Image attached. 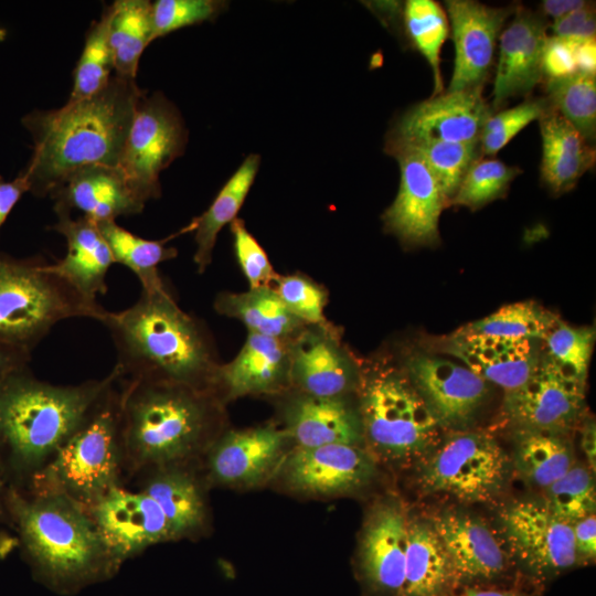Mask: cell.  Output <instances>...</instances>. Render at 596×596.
Instances as JSON below:
<instances>
[{
	"instance_id": "cell-1",
	"label": "cell",
	"mask_w": 596,
	"mask_h": 596,
	"mask_svg": "<svg viewBox=\"0 0 596 596\" xmlns=\"http://www.w3.org/2000/svg\"><path fill=\"white\" fill-rule=\"evenodd\" d=\"M145 94L136 79L114 74L91 97L26 114L22 125L33 139V155L20 175L29 192L51 195L81 168L118 166L137 103Z\"/></svg>"
},
{
	"instance_id": "cell-2",
	"label": "cell",
	"mask_w": 596,
	"mask_h": 596,
	"mask_svg": "<svg viewBox=\"0 0 596 596\" xmlns=\"http://www.w3.org/2000/svg\"><path fill=\"white\" fill-rule=\"evenodd\" d=\"M7 505L21 556L50 592L73 596L119 573L87 511L67 497L10 488Z\"/></svg>"
},
{
	"instance_id": "cell-3",
	"label": "cell",
	"mask_w": 596,
	"mask_h": 596,
	"mask_svg": "<svg viewBox=\"0 0 596 596\" xmlns=\"http://www.w3.org/2000/svg\"><path fill=\"white\" fill-rule=\"evenodd\" d=\"M119 377L115 366L103 379L52 384L28 365L0 381V461L10 488L30 486Z\"/></svg>"
},
{
	"instance_id": "cell-4",
	"label": "cell",
	"mask_w": 596,
	"mask_h": 596,
	"mask_svg": "<svg viewBox=\"0 0 596 596\" xmlns=\"http://www.w3.org/2000/svg\"><path fill=\"white\" fill-rule=\"evenodd\" d=\"M125 481L159 466L188 464L210 444L211 395L153 379L118 380Z\"/></svg>"
},
{
	"instance_id": "cell-5",
	"label": "cell",
	"mask_w": 596,
	"mask_h": 596,
	"mask_svg": "<svg viewBox=\"0 0 596 596\" xmlns=\"http://www.w3.org/2000/svg\"><path fill=\"white\" fill-rule=\"evenodd\" d=\"M103 322L117 351L121 379H153L210 392L217 365L199 323L168 291L146 294Z\"/></svg>"
},
{
	"instance_id": "cell-6",
	"label": "cell",
	"mask_w": 596,
	"mask_h": 596,
	"mask_svg": "<svg viewBox=\"0 0 596 596\" xmlns=\"http://www.w3.org/2000/svg\"><path fill=\"white\" fill-rule=\"evenodd\" d=\"M119 380V379H118ZM118 381L25 490L67 497L85 510L111 488L125 485Z\"/></svg>"
},
{
	"instance_id": "cell-7",
	"label": "cell",
	"mask_w": 596,
	"mask_h": 596,
	"mask_svg": "<svg viewBox=\"0 0 596 596\" xmlns=\"http://www.w3.org/2000/svg\"><path fill=\"white\" fill-rule=\"evenodd\" d=\"M363 441L375 461L418 464L441 440V428L406 373L379 370L361 384Z\"/></svg>"
},
{
	"instance_id": "cell-8",
	"label": "cell",
	"mask_w": 596,
	"mask_h": 596,
	"mask_svg": "<svg viewBox=\"0 0 596 596\" xmlns=\"http://www.w3.org/2000/svg\"><path fill=\"white\" fill-rule=\"evenodd\" d=\"M106 310L86 302L40 259L0 257V343L32 352L60 321Z\"/></svg>"
},
{
	"instance_id": "cell-9",
	"label": "cell",
	"mask_w": 596,
	"mask_h": 596,
	"mask_svg": "<svg viewBox=\"0 0 596 596\" xmlns=\"http://www.w3.org/2000/svg\"><path fill=\"white\" fill-rule=\"evenodd\" d=\"M417 466V486L423 492L487 503L503 491L510 460L489 434L462 429L441 439Z\"/></svg>"
},
{
	"instance_id": "cell-10",
	"label": "cell",
	"mask_w": 596,
	"mask_h": 596,
	"mask_svg": "<svg viewBox=\"0 0 596 596\" xmlns=\"http://www.w3.org/2000/svg\"><path fill=\"white\" fill-rule=\"evenodd\" d=\"M187 140L180 113L161 93L138 100L117 167L140 202L160 196L159 174L182 156Z\"/></svg>"
},
{
	"instance_id": "cell-11",
	"label": "cell",
	"mask_w": 596,
	"mask_h": 596,
	"mask_svg": "<svg viewBox=\"0 0 596 596\" xmlns=\"http://www.w3.org/2000/svg\"><path fill=\"white\" fill-rule=\"evenodd\" d=\"M507 544L533 578L546 581L577 564L572 524L553 514L543 501L519 500L501 513Z\"/></svg>"
},
{
	"instance_id": "cell-12",
	"label": "cell",
	"mask_w": 596,
	"mask_h": 596,
	"mask_svg": "<svg viewBox=\"0 0 596 596\" xmlns=\"http://www.w3.org/2000/svg\"><path fill=\"white\" fill-rule=\"evenodd\" d=\"M585 383L562 372L545 354L525 383L504 392L502 412L518 430L562 434L584 409Z\"/></svg>"
},
{
	"instance_id": "cell-13",
	"label": "cell",
	"mask_w": 596,
	"mask_h": 596,
	"mask_svg": "<svg viewBox=\"0 0 596 596\" xmlns=\"http://www.w3.org/2000/svg\"><path fill=\"white\" fill-rule=\"evenodd\" d=\"M444 6L455 44L447 92L482 91L496 62L500 34L517 4L490 7L475 0H446Z\"/></svg>"
},
{
	"instance_id": "cell-14",
	"label": "cell",
	"mask_w": 596,
	"mask_h": 596,
	"mask_svg": "<svg viewBox=\"0 0 596 596\" xmlns=\"http://www.w3.org/2000/svg\"><path fill=\"white\" fill-rule=\"evenodd\" d=\"M86 511L121 566L151 546L173 541L160 505L147 493L125 485L111 488Z\"/></svg>"
},
{
	"instance_id": "cell-15",
	"label": "cell",
	"mask_w": 596,
	"mask_h": 596,
	"mask_svg": "<svg viewBox=\"0 0 596 596\" xmlns=\"http://www.w3.org/2000/svg\"><path fill=\"white\" fill-rule=\"evenodd\" d=\"M385 152L401 170L397 195L382 219L385 230L405 245H434L439 241V216L447 202L423 160L400 143L385 142Z\"/></svg>"
},
{
	"instance_id": "cell-16",
	"label": "cell",
	"mask_w": 596,
	"mask_h": 596,
	"mask_svg": "<svg viewBox=\"0 0 596 596\" xmlns=\"http://www.w3.org/2000/svg\"><path fill=\"white\" fill-rule=\"evenodd\" d=\"M278 471L286 487L295 492L336 497L370 485L376 473V461L360 446L296 447L286 455Z\"/></svg>"
},
{
	"instance_id": "cell-17",
	"label": "cell",
	"mask_w": 596,
	"mask_h": 596,
	"mask_svg": "<svg viewBox=\"0 0 596 596\" xmlns=\"http://www.w3.org/2000/svg\"><path fill=\"white\" fill-rule=\"evenodd\" d=\"M406 366V375L441 429L466 428L488 394L486 381L453 361L414 355Z\"/></svg>"
},
{
	"instance_id": "cell-18",
	"label": "cell",
	"mask_w": 596,
	"mask_h": 596,
	"mask_svg": "<svg viewBox=\"0 0 596 596\" xmlns=\"http://www.w3.org/2000/svg\"><path fill=\"white\" fill-rule=\"evenodd\" d=\"M550 23L540 12L517 4L509 24L499 38L492 110H500L510 98L531 96L543 83V53Z\"/></svg>"
},
{
	"instance_id": "cell-19",
	"label": "cell",
	"mask_w": 596,
	"mask_h": 596,
	"mask_svg": "<svg viewBox=\"0 0 596 596\" xmlns=\"http://www.w3.org/2000/svg\"><path fill=\"white\" fill-rule=\"evenodd\" d=\"M492 114L481 89L446 91L412 106L387 136L405 141L479 142L483 126Z\"/></svg>"
},
{
	"instance_id": "cell-20",
	"label": "cell",
	"mask_w": 596,
	"mask_h": 596,
	"mask_svg": "<svg viewBox=\"0 0 596 596\" xmlns=\"http://www.w3.org/2000/svg\"><path fill=\"white\" fill-rule=\"evenodd\" d=\"M408 518L395 500H383L369 512L359 545V573L372 596H402Z\"/></svg>"
},
{
	"instance_id": "cell-21",
	"label": "cell",
	"mask_w": 596,
	"mask_h": 596,
	"mask_svg": "<svg viewBox=\"0 0 596 596\" xmlns=\"http://www.w3.org/2000/svg\"><path fill=\"white\" fill-rule=\"evenodd\" d=\"M288 439L274 425L230 430L206 450L209 478L226 486H257L279 469Z\"/></svg>"
},
{
	"instance_id": "cell-22",
	"label": "cell",
	"mask_w": 596,
	"mask_h": 596,
	"mask_svg": "<svg viewBox=\"0 0 596 596\" xmlns=\"http://www.w3.org/2000/svg\"><path fill=\"white\" fill-rule=\"evenodd\" d=\"M430 522L449 558L456 586L490 582L507 572V552L481 519L449 510L438 513Z\"/></svg>"
},
{
	"instance_id": "cell-23",
	"label": "cell",
	"mask_w": 596,
	"mask_h": 596,
	"mask_svg": "<svg viewBox=\"0 0 596 596\" xmlns=\"http://www.w3.org/2000/svg\"><path fill=\"white\" fill-rule=\"evenodd\" d=\"M358 375L334 330L304 328L289 340V383L313 396H344Z\"/></svg>"
},
{
	"instance_id": "cell-24",
	"label": "cell",
	"mask_w": 596,
	"mask_h": 596,
	"mask_svg": "<svg viewBox=\"0 0 596 596\" xmlns=\"http://www.w3.org/2000/svg\"><path fill=\"white\" fill-rule=\"evenodd\" d=\"M536 341L460 330L449 339L446 351L487 383L509 392L536 369L541 359Z\"/></svg>"
},
{
	"instance_id": "cell-25",
	"label": "cell",
	"mask_w": 596,
	"mask_h": 596,
	"mask_svg": "<svg viewBox=\"0 0 596 596\" xmlns=\"http://www.w3.org/2000/svg\"><path fill=\"white\" fill-rule=\"evenodd\" d=\"M57 221L52 230L66 240L64 258L47 264L49 269L64 279L86 302L99 305L98 294H106V275L115 263L108 244L95 221L82 216L72 219L71 212L54 207Z\"/></svg>"
},
{
	"instance_id": "cell-26",
	"label": "cell",
	"mask_w": 596,
	"mask_h": 596,
	"mask_svg": "<svg viewBox=\"0 0 596 596\" xmlns=\"http://www.w3.org/2000/svg\"><path fill=\"white\" fill-rule=\"evenodd\" d=\"M54 207L83 212L95 221H116L140 213L145 204L134 194L117 166L93 164L78 169L50 195Z\"/></svg>"
},
{
	"instance_id": "cell-27",
	"label": "cell",
	"mask_w": 596,
	"mask_h": 596,
	"mask_svg": "<svg viewBox=\"0 0 596 596\" xmlns=\"http://www.w3.org/2000/svg\"><path fill=\"white\" fill-rule=\"evenodd\" d=\"M283 416L284 430L296 447L331 444L362 447L364 444L359 413L343 396L323 397L299 392L286 403Z\"/></svg>"
},
{
	"instance_id": "cell-28",
	"label": "cell",
	"mask_w": 596,
	"mask_h": 596,
	"mask_svg": "<svg viewBox=\"0 0 596 596\" xmlns=\"http://www.w3.org/2000/svg\"><path fill=\"white\" fill-rule=\"evenodd\" d=\"M288 383L289 340L248 332L235 359L216 368L212 387L221 385L226 398L234 400L275 393Z\"/></svg>"
},
{
	"instance_id": "cell-29",
	"label": "cell",
	"mask_w": 596,
	"mask_h": 596,
	"mask_svg": "<svg viewBox=\"0 0 596 596\" xmlns=\"http://www.w3.org/2000/svg\"><path fill=\"white\" fill-rule=\"evenodd\" d=\"M187 465L152 467L132 478L136 479V489L160 505L173 541L198 535L207 520L200 482Z\"/></svg>"
},
{
	"instance_id": "cell-30",
	"label": "cell",
	"mask_w": 596,
	"mask_h": 596,
	"mask_svg": "<svg viewBox=\"0 0 596 596\" xmlns=\"http://www.w3.org/2000/svg\"><path fill=\"white\" fill-rule=\"evenodd\" d=\"M539 124L542 181L554 194L568 192L595 166V148L554 109L543 115Z\"/></svg>"
},
{
	"instance_id": "cell-31",
	"label": "cell",
	"mask_w": 596,
	"mask_h": 596,
	"mask_svg": "<svg viewBox=\"0 0 596 596\" xmlns=\"http://www.w3.org/2000/svg\"><path fill=\"white\" fill-rule=\"evenodd\" d=\"M456 587L449 558L430 520L408 518L402 596H449Z\"/></svg>"
},
{
	"instance_id": "cell-32",
	"label": "cell",
	"mask_w": 596,
	"mask_h": 596,
	"mask_svg": "<svg viewBox=\"0 0 596 596\" xmlns=\"http://www.w3.org/2000/svg\"><path fill=\"white\" fill-rule=\"evenodd\" d=\"M214 308L220 315L242 321L248 332L266 337L290 340L306 327L272 287L222 292L216 297Z\"/></svg>"
},
{
	"instance_id": "cell-33",
	"label": "cell",
	"mask_w": 596,
	"mask_h": 596,
	"mask_svg": "<svg viewBox=\"0 0 596 596\" xmlns=\"http://www.w3.org/2000/svg\"><path fill=\"white\" fill-rule=\"evenodd\" d=\"M260 158L249 155L220 190L209 209L192 221L196 249L193 260L199 273L212 262V253L220 231L236 219L254 183Z\"/></svg>"
},
{
	"instance_id": "cell-34",
	"label": "cell",
	"mask_w": 596,
	"mask_h": 596,
	"mask_svg": "<svg viewBox=\"0 0 596 596\" xmlns=\"http://www.w3.org/2000/svg\"><path fill=\"white\" fill-rule=\"evenodd\" d=\"M111 8L109 44L114 74L136 79L140 56L153 41L152 2L117 0Z\"/></svg>"
},
{
	"instance_id": "cell-35",
	"label": "cell",
	"mask_w": 596,
	"mask_h": 596,
	"mask_svg": "<svg viewBox=\"0 0 596 596\" xmlns=\"http://www.w3.org/2000/svg\"><path fill=\"white\" fill-rule=\"evenodd\" d=\"M96 224L109 246L115 263L128 267L137 276L142 292L167 291L158 266L178 255L174 247L164 246L163 241L139 237L119 226L116 221H102Z\"/></svg>"
},
{
	"instance_id": "cell-36",
	"label": "cell",
	"mask_w": 596,
	"mask_h": 596,
	"mask_svg": "<svg viewBox=\"0 0 596 596\" xmlns=\"http://www.w3.org/2000/svg\"><path fill=\"white\" fill-rule=\"evenodd\" d=\"M514 464L531 485L545 489L573 466V451L560 433L518 430Z\"/></svg>"
},
{
	"instance_id": "cell-37",
	"label": "cell",
	"mask_w": 596,
	"mask_h": 596,
	"mask_svg": "<svg viewBox=\"0 0 596 596\" xmlns=\"http://www.w3.org/2000/svg\"><path fill=\"white\" fill-rule=\"evenodd\" d=\"M386 140L405 146L423 160L438 183L448 206L469 168L482 157L479 142L405 141L389 136Z\"/></svg>"
},
{
	"instance_id": "cell-38",
	"label": "cell",
	"mask_w": 596,
	"mask_h": 596,
	"mask_svg": "<svg viewBox=\"0 0 596 596\" xmlns=\"http://www.w3.org/2000/svg\"><path fill=\"white\" fill-rule=\"evenodd\" d=\"M405 33L413 46L426 58L434 77L436 96L444 92L440 52L449 35L446 11L433 0H407L403 7Z\"/></svg>"
},
{
	"instance_id": "cell-39",
	"label": "cell",
	"mask_w": 596,
	"mask_h": 596,
	"mask_svg": "<svg viewBox=\"0 0 596 596\" xmlns=\"http://www.w3.org/2000/svg\"><path fill=\"white\" fill-rule=\"evenodd\" d=\"M543 84L553 109L592 145L596 136L595 75L577 71L561 78H545Z\"/></svg>"
},
{
	"instance_id": "cell-40",
	"label": "cell",
	"mask_w": 596,
	"mask_h": 596,
	"mask_svg": "<svg viewBox=\"0 0 596 596\" xmlns=\"http://www.w3.org/2000/svg\"><path fill=\"white\" fill-rule=\"evenodd\" d=\"M113 8L106 6L100 18L86 32L85 43L74 70L73 89L68 102L91 97L104 89L114 75L109 44Z\"/></svg>"
},
{
	"instance_id": "cell-41",
	"label": "cell",
	"mask_w": 596,
	"mask_h": 596,
	"mask_svg": "<svg viewBox=\"0 0 596 596\" xmlns=\"http://www.w3.org/2000/svg\"><path fill=\"white\" fill-rule=\"evenodd\" d=\"M557 315L533 301L505 305L462 330L514 339L544 340L560 322Z\"/></svg>"
},
{
	"instance_id": "cell-42",
	"label": "cell",
	"mask_w": 596,
	"mask_h": 596,
	"mask_svg": "<svg viewBox=\"0 0 596 596\" xmlns=\"http://www.w3.org/2000/svg\"><path fill=\"white\" fill-rule=\"evenodd\" d=\"M520 173L522 170L519 167L482 156L469 168L450 205L478 210L504 196L511 182Z\"/></svg>"
},
{
	"instance_id": "cell-43",
	"label": "cell",
	"mask_w": 596,
	"mask_h": 596,
	"mask_svg": "<svg viewBox=\"0 0 596 596\" xmlns=\"http://www.w3.org/2000/svg\"><path fill=\"white\" fill-rule=\"evenodd\" d=\"M543 502L558 519L574 522L595 514L596 493L592 470L573 466L562 478L544 489Z\"/></svg>"
},
{
	"instance_id": "cell-44",
	"label": "cell",
	"mask_w": 596,
	"mask_h": 596,
	"mask_svg": "<svg viewBox=\"0 0 596 596\" xmlns=\"http://www.w3.org/2000/svg\"><path fill=\"white\" fill-rule=\"evenodd\" d=\"M595 331L560 321L543 340L545 355L566 375L585 383L592 359Z\"/></svg>"
},
{
	"instance_id": "cell-45",
	"label": "cell",
	"mask_w": 596,
	"mask_h": 596,
	"mask_svg": "<svg viewBox=\"0 0 596 596\" xmlns=\"http://www.w3.org/2000/svg\"><path fill=\"white\" fill-rule=\"evenodd\" d=\"M553 110L545 96L528 97L521 104L493 111L487 119L479 140L482 156H494L530 123Z\"/></svg>"
},
{
	"instance_id": "cell-46",
	"label": "cell",
	"mask_w": 596,
	"mask_h": 596,
	"mask_svg": "<svg viewBox=\"0 0 596 596\" xmlns=\"http://www.w3.org/2000/svg\"><path fill=\"white\" fill-rule=\"evenodd\" d=\"M275 291L286 308L305 324L334 330L324 316L327 290L300 275L278 276Z\"/></svg>"
},
{
	"instance_id": "cell-47",
	"label": "cell",
	"mask_w": 596,
	"mask_h": 596,
	"mask_svg": "<svg viewBox=\"0 0 596 596\" xmlns=\"http://www.w3.org/2000/svg\"><path fill=\"white\" fill-rule=\"evenodd\" d=\"M225 4L216 0H157L152 2L153 40L178 29L213 20Z\"/></svg>"
},
{
	"instance_id": "cell-48",
	"label": "cell",
	"mask_w": 596,
	"mask_h": 596,
	"mask_svg": "<svg viewBox=\"0 0 596 596\" xmlns=\"http://www.w3.org/2000/svg\"><path fill=\"white\" fill-rule=\"evenodd\" d=\"M234 238V249L238 265L246 277L249 289L270 287L278 277L265 251L248 232L241 219L231 222Z\"/></svg>"
},
{
	"instance_id": "cell-49",
	"label": "cell",
	"mask_w": 596,
	"mask_h": 596,
	"mask_svg": "<svg viewBox=\"0 0 596 596\" xmlns=\"http://www.w3.org/2000/svg\"><path fill=\"white\" fill-rule=\"evenodd\" d=\"M583 39L549 36L543 53L545 78H561L577 72L575 50Z\"/></svg>"
},
{
	"instance_id": "cell-50",
	"label": "cell",
	"mask_w": 596,
	"mask_h": 596,
	"mask_svg": "<svg viewBox=\"0 0 596 596\" xmlns=\"http://www.w3.org/2000/svg\"><path fill=\"white\" fill-rule=\"evenodd\" d=\"M553 36L570 39H590L596 33L595 2L588 1L583 8L573 11L550 24Z\"/></svg>"
},
{
	"instance_id": "cell-51",
	"label": "cell",
	"mask_w": 596,
	"mask_h": 596,
	"mask_svg": "<svg viewBox=\"0 0 596 596\" xmlns=\"http://www.w3.org/2000/svg\"><path fill=\"white\" fill-rule=\"evenodd\" d=\"M577 563L590 562L596 554V518L585 517L572 524Z\"/></svg>"
},
{
	"instance_id": "cell-52",
	"label": "cell",
	"mask_w": 596,
	"mask_h": 596,
	"mask_svg": "<svg viewBox=\"0 0 596 596\" xmlns=\"http://www.w3.org/2000/svg\"><path fill=\"white\" fill-rule=\"evenodd\" d=\"M25 192H29L28 184L20 174L12 181L0 175V227Z\"/></svg>"
},
{
	"instance_id": "cell-53",
	"label": "cell",
	"mask_w": 596,
	"mask_h": 596,
	"mask_svg": "<svg viewBox=\"0 0 596 596\" xmlns=\"http://www.w3.org/2000/svg\"><path fill=\"white\" fill-rule=\"evenodd\" d=\"M31 352L0 343V381L15 370L28 366Z\"/></svg>"
},
{
	"instance_id": "cell-54",
	"label": "cell",
	"mask_w": 596,
	"mask_h": 596,
	"mask_svg": "<svg viewBox=\"0 0 596 596\" xmlns=\"http://www.w3.org/2000/svg\"><path fill=\"white\" fill-rule=\"evenodd\" d=\"M577 71L596 74V41L595 38L583 39L575 50Z\"/></svg>"
},
{
	"instance_id": "cell-55",
	"label": "cell",
	"mask_w": 596,
	"mask_h": 596,
	"mask_svg": "<svg viewBox=\"0 0 596 596\" xmlns=\"http://www.w3.org/2000/svg\"><path fill=\"white\" fill-rule=\"evenodd\" d=\"M587 2L585 0H544L541 2L540 13L545 18L551 17L556 20L583 8Z\"/></svg>"
},
{
	"instance_id": "cell-56",
	"label": "cell",
	"mask_w": 596,
	"mask_h": 596,
	"mask_svg": "<svg viewBox=\"0 0 596 596\" xmlns=\"http://www.w3.org/2000/svg\"><path fill=\"white\" fill-rule=\"evenodd\" d=\"M9 490L10 486L0 461V525L7 526H10V519L7 505Z\"/></svg>"
},
{
	"instance_id": "cell-57",
	"label": "cell",
	"mask_w": 596,
	"mask_h": 596,
	"mask_svg": "<svg viewBox=\"0 0 596 596\" xmlns=\"http://www.w3.org/2000/svg\"><path fill=\"white\" fill-rule=\"evenodd\" d=\"M583 450L587 457L589 469L595 470V425L588 423L583 432Z\"/></svg>"
},
{
	"instance_id": "cell-58",
	"label": "cell",
	"mask_w": 596,
	"mask_h": 596,
	"mask_svg": "<svg viewBox=\"0 0 596 596\" xmlns=\"http://www.w3.org/2000/svg\"><path fill=\"white\" fill-rule=\"evenodd\" d=\"M455 596H529L513 590L469 587Z\"/></svg>"
}]
</instances>
